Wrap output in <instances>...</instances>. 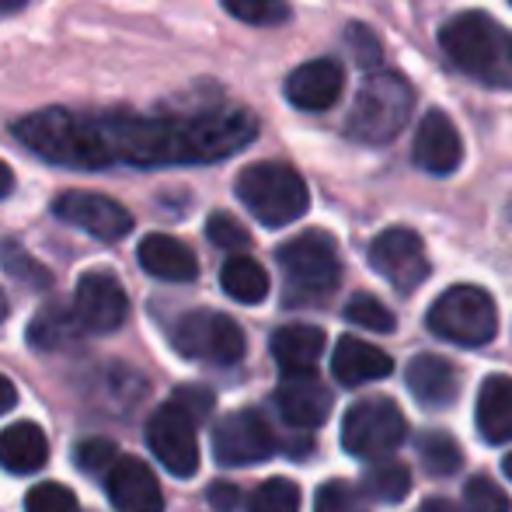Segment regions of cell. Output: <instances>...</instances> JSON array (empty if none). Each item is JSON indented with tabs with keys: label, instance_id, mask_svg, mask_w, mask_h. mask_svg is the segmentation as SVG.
<instances>
[{
	"label": "cell",
	"instance_id": "cell-1",
	"mask_svg": "<svg viewBox=\"0 0 512 512\" xmlns=\"http://www.w3.org/2000/svg\"><path fill=\"white\" fill-rule=\"evenodd\" d=\"M14 140L42 161L74 171L178 168L213 164L258 140V119L244 105H203L192 112L140 115L126 108L74 112L42 108L14 122Z\"/></svg>",
	"mask_w": 512,
	"mask_h": 512
},
{
	"label": "cell",
	"instance_id": "cell-2",
	"mask_svg": "<svg viewBox=\"0 0 512 512\" xmlns=\"http://www.w3.org/2000/svg\"><path fill=\"white\" fill-rule=\"evenodd\" d=\"M439 49L467 77L488 88H512V32L485 11L453 14L439 28Z\"/></svg>",
	"mask_w": 512,
	"mask_h": 512
},
{
	"label": "cell",
	"instance_id": "cell-3",
	"mask_svg": "<svg viewBox=\"0 0 512 512\" xmlns=\"http://www.w3.org/2000/svg\"><path fill=\"white\" fill-rule=\"evenodd\" d=\"M411 108H415V91L408 77H401L398 70H370L345 119V136L363 147H384L398 140L401 129L408 126Z\"/></svg>",
	"mask_w": 512,
	"mask_h": 512
},
{
	"label": "cell",
	"instance_id": "cell-4",
	"mask_svg": "<svg viewBox=\"0 0 512 512\" xmlns=\"http://www.w3.org/2000/svg\"><path fill=\"white\" fill-rule=\"evenodd\" d=\"M283 269V300L286 307H314L324 304L342 283V262L338 248L324 230H304L276 251Z\"/></svg>",
	"mask_w": 512,
	"mask_h": 512
},
{
	"label": "cell",
	"instance_id": "cell-5",
	"mask_svg": "<svg viewBox=\"0 0 512 512\" xmlns=\"http://www.w3.org/2000/svg\"><path fill=\"white\" fill-rule=\"evenodd\" d=\"M234 192L244 203V209H248L262 227H272V230L297 223L310 206L304 175L283 161L248 164V168L237 175Z\"/></svg>",
	"mask_w": 512,
	"mask_h": 512
},
{
	"label": "cell",
	"instance_id": "cell-6",
	"mask_svg": "<svg viewBox=\"0 0 512 512\" xmlns=\"http://www.w3.org/2000/svg\"><path fill=\"white\" fill-rule=\"evenodd\" d=\"M432 335L460 349H481L499 335V310L481 286H450L425 317Z\"/></svg>",
	"mask_w": 512,
	"mask_h": 512
},
{
	"label": "cell",
	"instance_id": "cell-7",
	"mask_svg": "<svg viewBox=\"0 0 512 512\" xmlns=\"http://www.w3.org/2000/svg\"><path fill=\"white\" fill-rule=\"evenodd\" d=\"M405 436V411L391 398H363L342 418V450L356 460H387Z\"/></svg>",
	"mask_w": 512,
	"mask_h": 512
},
{
	"label": "cell",
	"instance_id": "cell-8",
	"mask_svg": "<svg viewBox=\"0 0 512 512\" xmlns=\"http://www.w3.org/2000/svg\"><path fill=\"white\" fill-rule=\"evenodd\" d=\"M171 342H175L178 356L213 366H234L248 352L241 324L220 310H189L171 331Z\"/></svg>",
	"mask_w": 512,
	"mask_h": 512
},
{
	"label": "cell",
	"instance_id": "cell-9",
	"mask_svg": "<svg viewBox=\"0 0 512 512\" xmlns=\"http://www.w3.org/2000/svg\"><path fill=\"white\" fill-rule=\"evenodd\" d=\"M279 439L262 411L241 408L213 425V457L220 467H251L276 457Z\"/></svg>",
	"mask_w": 512,
	"mask_h": 512
},
{
	"label": "cell",
	"instance_id": "cell-10",
	"mask_svg": "<svg viewBox=\"0 0 512 512\" xmlns=\"http://www.w3.org/2000/svg\"><path fill=\"white\" fill-rule=\"evenodd\" d=\"M196 418L182 411L175 401L161 405L147 422V446L164 471L175 478H192L199 471V436Z\"/></svg>",
	"mask_w": 512,
	"mask_h": 512
},
{
	"label": "cell",
	"instance_id": "cell-11",
	"mask_svg": "<svg viewBox=\"0 0 512 512\" xmlns=\"http://www.w3.org/2000/svg\"><path fill=\"white\" fill-rule=\"evenodd\" d=\"M370 269L384 276L398 293H415L429 279L432 265L415 230L391 227L370 244Z\"/></svg>",
	"mask_w": 512,
	"mask_h": 512
},
{
	"label": "cell",
	"instance_id": "cell-12",
	"mask_svg": "<svg viewBox=\"0 0 512 512\" xmlns=\"http://www.w3.org/2000/svg\"><path fill=\"white\" fill-rule=\"evenodd\" d=\"M74 321L81 331L91 335H112L126 324L129 317V297L126 286L105 269L84 272L74 290Z\"/></svg>",
	"mask_w": 512,
	"mask_h": 512
},
{
	"label": "cell",
	"instance_id": "cell-13",
	"mask_svg": "<svg viewBox=\"0 0 512 512\" xmlns=\"http://www.w3.org/2000/svg\"><path fill=\"white\" fill-rule=\"evenodd\" d=\"M53 213L98 241H122L133 230L129 209L108 196H98V192H63L53 203Z\"/></svg>",
	"mask_w": 512,
	"mask_h": 512
},
{
	"label": "cell",
	"instance_id": "cell-14",
	"mask_svg": "<svg viewBox=\"0 0 512 512\" xmlns=\"http://www.w3.org/2000/svg\"><path fill=\"white\" fill-rule=\"evenodd\" d=\"M411 161L415 168H422L425 175H453L464 161V143H460V133L453 126V119L439 108L425 112V119L418 122L415 143H411Z\"/></svg>",
	"mask_w": 512,
	"mask_h": 512
},
{
	"label": "cell",
	"instance_id": "cell-15",
	"mask_svg": "<svg viewBox=\"0 0 512 512\" xmlns=\"http://www.w3.org/2000/svg\"><path fill=\"white\" fill-rule=\"evenodd\" d=\"M283 91H286V102L300 108V112H328L331 105H338V98L345 91V70L331 56L307 60L286 77Z\"/></svg>",
	"mask_w": 512,
	"mask_h": 512
},
{
	"label": "cell",
	"instance_id": "cell-16",
	"mask_svg": "<svg viewBox=\"0 0 512 512\" xmlns=\"http://www.w3.org/2000/svg\"><path fill=\"white\" fill-rule=\"evenodd\" d=\"M105 495L115 512H164V492L154 471L136 457H119L108 467Z\"/></svg>",
	"mask_w": 512,
	"mask_h": 512
},
{
	"label": "cell",
	"instance_id": "cell-17",
	"mask_svg": "<svg viewBox=\"0 0 512 512\" xmlns=\"http://www.w3.org/2000/svg\"><path fill=\"white\" fill-rule=\"evenodd\" d=\"M276 408L290 429H317L331 415V391L317 380V373H293V377L279 380Z\"/></svg>",
	"mask_w": 512,
	"mask_h": 512
},
{
	"label": "cell",
	"instance_id": "cell-18",
	"mask_svg": "<svg viewBox=\"0 0 512 512\" xmlns=\"http://www.w3.org/2000/svg\"><path fill=\"white\" fill-rule=\"evenodd\" d=\"M408 391L415 394V401L429 411H443L453 408L460 394V373L450 359L432 356V352H422L408 363Z\"/></svg>",
	"mask_w": 512,
	"mask_h": 512
},
{
	"label": "cell",
	"instance_id": "cell-19",
	"mask_svg": "<svg viewBox=\"0 0 512 512\" xmlns=\"http://www.w3.org/2000/svg\"><path fill=\"white\" fill-rule=\"evenodd\" d=\"M143 272H150L161 283H196L199 279V258L185 241L171 234H147L136 248Z\"/></svg>",
	"mask_w": 512,
	"mask_h": 512
},
{
	"label": "cell",
	"instance_id": "cell-20",
	"mask_svg": "<svg viewBox=\"0 0 512 512\" xmlns=\"http://www.w3.org/2000/svg\"><path fill=\"white\" fill-rule=\"evenodd\" d=\"M394 370V359L387 356L384 349L377 345L363 342V338H338L335 352H331V373L342 387H363L373 384V380H384L391 377Z\"/></svg>",
	"mask_w": 512,
	"mask_h": 512
},
{
	"label": "cell",
	"instance_id": "cell-21",
	"mask_svg": "<svg viewBox=\"0 0 512 512\" xmlns=\"http://www.w3.org/2000/svg\"><path fill=\"white\" fill-rule=\"evenodd\" d=\"M474 422L485 443L502 446L512 439V377H488L478 391V405H474Z\"/></svg>",
	"mask_w": 512,
	"mask_h": 512
},
{
	"label": "cell",
	"instance_id": "cell-22",
	"mask_svg": "<svg viewBox=\"0 0 512 512\" xmlns=\"http://www.w3.org/2000/svg\"><path fill=\"white\" fill-rule=\"evenodd\" d=\"M321 352H324V331L314 328V324H283L272 335V359L279 363L283 377L314 373Z\"/></svg>",
	"mask_w": 512,
	"mask_h": 512
},
{
	"label": "cell",
	"instance_id": "cell-23",
	"mask_svg": "<svg viewBox=\"0 0 512 512\" xmlns=\"http://www.w3.org/2000/svg\"><path fill=\"white\" fill-rule=\"evenodd\" d=\"M49 460V439L35 422H14L0 432V467L7 474H35Z\"/></svg>",
	"mask_w": 512,
	"mask_h": 512
},
{
	"label": "cell",
	"instance_id": "cell-24",
	"mask_svg": "<svg viewBox=\"0 0 512 512\" xmlns=\"http://www.w3.org/2000/svg\"><path fill=\"white\" fill-rule=\"evenodd\" d=\"M220 286L230 300L237 304H262L269 297V272L248 255H234L223 262L220 269Z\"/></svg>",
	"mask_w": 512,
	"mask_h": 512
},
{
	"label": "cell",
	"instance_id": "cell-25",
	"mask_svg": "<svg viewBox=\"0 0 512 512\" xmlns=\"http://www.w3.org/2000/svg\"><path fill=\"white\" fill-rule=\"evenodd\" d=\"M81 328L74 321V310L60 307V304H46L35 314V321L28 324V342L42 352H56V349H67V345L77 342Z\"/></svg>",
	"mask_w": 512,
	"mask_h": 512
},
{
	"label": "cell",
	"instance_id": "cell-26",
	"mask_svg": "<svg viewBox=\"0 0 512 512\" xmlns=\"http://www.w3.org/2000/svg\"><path fill=\"white\" fill-rule=\"evenodd\" d=\"M418 460H422V467L432 478H450V474H457L460 464H464V453H460V443L450 432L429 429L418 436Z\"/></svg>",
	"mask_w": 512,
	"mask_h": 512
},
{
	"label": "cell",
	"instance_id": "cell-27",
	"mask_svg": "<svg viewBox=\"0 0 512 512\" xmlns=\"http://www.w3.org/2000/svg\"><path fill=\"white\" fill-rule=\"evenodd\" d=\"M411 492V471L398 460H380L377 467H370L363 478V495H370L373 502H387L398 506Z\"/></svg>",
	"mask_w": 512,
	"mask_h": 512
},
{
	"label": "cell",
	"instance_id": "cell-28",
	"mask_svg": "<svg viewBox=\"0 0 512 512\" xmlns=\"http://www.w3.org/2000/svg\"><path fill=\"white\" fill-rule=\"evenodd\" d=\"M223 11L234 14L237 21L244 25H255V28H276L286 25L293 14L290 0H220Z\"/></svg>",
	"mask_w": 512,
	"mask_h": 512
},
{
	"label": "cell",
	"instance_id": "cell-29",
	"mask_svg": "<svg viewBox=\"0 0 512 512\" xmlns=\"http://www.w3.org/2000/svg\"><path fill=\"white\" fill-rule=\"evenodd\" d=\"M248 512H300V488L290 478H269L251 492Z\"/></svg>",
	"mask_w": 512,
	"mask_h": 512
},
{
	"label": "cell",
	"instance_id": "cell-30",
	"mask_svg": "<svg viewBox=\"0 0 512 512\" xmlns=\"http://www.w3.org/2000/svg\"><path fill=\"white\" fill-rule=\"evenodd\" d=\"M0 265H4L7 276H14L18 283H25V286H35V290H49V286H53V276H49L46 265H39L32 255H28V251H21L14 241L0 244Z\"/></svg>",
	"mask_w": 512,
	"mask_h": 512
},
{
	"label": "cell",
	"instance_id": "cell-31",
	"mask_svg": "<svg viewBox=\"0 0 512 512\" xmlns=\"http://www.w3.org/2000/svg\"><path fill=\"white\" fill-rule=\"evenodd\" d=\"M460 506L464 512H512L509 495L499 488V481H492L488 474H474L464 485V495H460Z\"/></svg>",
	"mask_w": 512,
	"mask_h": 512
},
{
	"label": "cell",
	"instance_id": "cell-32",
	"mask_svg": "<svg viewBox=\"0 0 512 512\" xmlns=\"http://www.w3.org/2000/svg\"><path fill=\"white\" fill-rule=\"evenodd\" d=\"M314 512H370V506H366L363 488L335 478V481H324V485L317 488Z\"/></svg>",
	"mask_w": 512,
	"mask_h": 512
},
{
	"label": "cell",
	"instance_id": "cell-33",
	"mask_svg": "<svg viewBox=\"0 0 512 512\" xmlns=\"http://www.w3.org/2000/svg\"><path fill=\"white\" fill-rule=\"evenodd\" d=\"M345 317H349L352 324H359V328L366 331H394V314L380 304L377 297H370V293H356V297L349 300V307H345Z\"/></svg>",
	"mask_w": 512,
	"mask_h": 512
},
{
	"label": "cell",
	"instance_id": "cell-34",
	"mask_svg": "<svg viewBox=\"0 0 512 512\" xmlns=\"http://www.w3.org/2000/svg\"><path fill=\"white\" fill-rule=\"evenodd\" d=\"M119 446L112 443V439H81V443L74 446V464L81 467L84 474H108V467L119 460Z\"/></svg>",
	"mask_w": 512,
	"mask_h": 512
},
{
	"label": "cell",
	"instance_id": "cell-35",
	"mask_svg": "<svg viewBox=\"0 0 512 512\" xmlns=\"http://www.w3.org/2000/svg\"><path fill=\"white\" fill-rule=\"evenodd\" d=\"M345 42L352 49V60L359 63L363 70H380V60H384V42L373 28H366L363 21H352L345 28Z\"/></svg>",
	"mask_w": 512,
	"mask_h": 512
},
{
	"label": "cell",
	"instance_id": "cell-36",
	"mask_svg": "<svg viewBox=\"0 0 512 512\" xmlns=\"http://www.w3.org/2000/svg\"><path fill=\"white\" fill-rule=\"evenodd\" d=\"M25 512H77V495L67 485L42 481L25 495Z\"/></svg>",
	"mask_w": 512,
	"mask_h": 512
},
{
	"label": "cell",
	"instance_id": "cell-37",
	"mask_svg": "<svg viewBox=\"0 0 512 512\" xmlns=\"http://www.w3.org/2000/svg\"><path fill=\"white\" fill-rule=\"evenodd\" d=\"M206 237L216 244V248L237 251V255L251 248V234L230 213H213V216H209V220H206Z\"/></svg>",
	"mask_w": 512,
	"mask_h": 512
},
{
	"label": "cell",
	"instance_id": "cell-38",
	"mask_svg": "<svg viewBox=\"0 0 512 512\" xmlns=\"http://www.w3.org/2000/svg\"><path fill=\"white\" fill-rule=\"evenodd\" d=\"M171 401L182 411H189L196 422H203V418H209V411H213V391H206V387H178Z\"/></svg>",
	"mask_w": 512,
	"mask_h": 512
},
{
	"label": "cell",
	"instance_id": "cell-39",
	"mask_svg": "<svg viewBox=\"0 0 512 512\" xmlns=\"http://www.w3.org/2000/svg\"><path fill=\"white\" fill-rule=\"evenodd\" d=\"M206 502L213 512H237V506H241V492H237V485H230V481H216V485L206 492Z\"/></svg>",
	"mask_w": 512,
	"mask_h": 512
},
{
	"label": "cell",
	"instance_id": "cell-40",
	"mask_svg": "<svg viewBox=\"0 0 512 512\" xmlns=\"http://www.w3.org/2000/svg\"><path fill=\"white\" fill-rule=\"evenodd\" d=\"M14 405H18V391H14L11 380H7L4 373H0V418H4Z\"/></svg>",
	"mask_w": 512,
	"mask_h": 512
},
{
	"label": "cell",
	"instance_id": "cell-41",
	"mask_svg": "<svg viewBox=\"0 0 512 512\" xmlns=\"http://www.w3.org/2000/svg\"><path fill=\"white\" fill-rule=\"evenodd\" d=\"M11 192H14V171L0 161V199H7Z\"/></svg>",
	"mask_w": 512,
	"mask_h": 512
},
{
	"label": "cell",
	"instance_id": "cell-42",
	"mask_svg": "<svg viewBox=\"0 0 512 512\" xmlns=\"http://www.w3.org/2000/svg\"><path fill=\"white\" fill-rule=\"evenodd\" d=\"M418 512H460V509H453L446 499H425L422 506H418Z\"/></svg>",
	"mask_w": 512,
	"mask_h": 512
},
{
	"label": "cell",
	"instance_id": "cell-43",
	"mask_svg": "<svg viewBox=\"0 0 512 512\" xmlns=\"http://www.w3.org/2000/svg\"><path fill=\"white\" fill-rule=\"evenodd\" d=\"M21 7H28V0H0V14H14Z\"/></svg>",
	"mask_w": 512,
	"mask_h": 512
},
{
	"label": "cell",
	"instance_id": "cell-44",
	"mask_svg": "<svg viewBox=\"0 0 512 512\" xmlns=\"http://www.w3.org/2000/svg\"><path fill=\"white\" fill-rule=\"evenodd\" d=\"M7 310H11V304H7L4 290H0V321H4V317H7Z\"/></svg>",
	"mask_w": 512,
	"mask_h": 512
},
{
	"label": "cell",
	"instance_id": "cell-45",
	"mask_svg": "<svg viewBox=\"0 0 512 512\" xmlns=\"http://www.w3.org/2000/svg\"><path fill=\"white\" fill-rule=\"evenodd\" d=\"M502 471H506V478L512 481V453H506V460H502Z\"/></svg>",
	"mask_w": 512,
	"mask_h": 512
},
{
	"label": "cell",
	"instance_id": "cell-46",
	"mask_svg": "<svg viewBox=\"0 0 512 512\" xmlns=\"http://www.w3.org/2000/svg\"><path fill=\"white\" fill-rule=\"evenodd\" d=\"M509 4H512V0H509Z\"/></svg>",
	"mask_w": 512,
	"mask_h": 512
}]
</instances>
